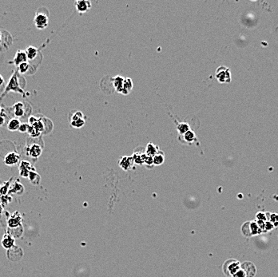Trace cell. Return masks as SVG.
<instances>
[{
  "instance_id": "37",
  "label": "cell",
  "mask_w": 278,
  "mask_h": 277,
  "mask_svg": "<svg viewBox=\"0 0 278 277\" xmlns=\"http://www.w3.org/2000/svg\"><path fill=\"white\" fill-rule=\"evenodd\" d=\"M4 84H5L4 78H3V77H2V75L0 74V89H1V88H3Z\"/></svg>"
},
{
  "instance_id": "22",
  "label": "cell",
  "mask_w": 278,
  "mask_h": 277,
  "mask_svg": "<svg viewBox=\"0 0 278 277\" xmlns=\"http://www.w3.org/2000/svg\"><path fill=\"white\" fill-rule=\"evenodd\" d=\"M153 161L154 166L162 165L165 162V154L164 152L160 150L154 157H153Z\"/></svg>"
},
{
  "instance_id": "17",
  "label": "cell",
  "mask_w": 278,
  "mask_h": 277,
  "mask_svg": "<svg viewBox=\"0 0 278 277\" xmlns=\"http://www.w3.org/2000/svg\"><path fill=\"white\" fill-rule=\"evenodd\" d=\"M2 247L6 249H10L14 246V238L10 234H5L2 239Z\"/></svg>"
},
{
  "instance_id": "16",
  "label": "cell",
  "mask_w": 278,
  "mask_h": 277,
  "mask_svg": "<svg viewBox=\"0 0 278 277\" xmlns=\"http://www.w3.org/2000/svg\"><path fill=\"white\" fill-rule=\"evenodd\" d=\"M22 222V217L18 212H14L13 216L8 220V226L11 229L18 228L21 225Z\"/></svg>"
},
{
  "instance_id": "38",
  "label": "cell",
  "mask_w": 278,
  "mask_h": 277,
  "mask_svg": "<svg viewBox=\"0 0 278 277\" xmlns=\"http://www.w3.org/2000/svg\"><path fill=\"white\" fill-rule=\"evenodd\" d=\"M1 113H2V109H1V107H0V114H1Z\"/></svg>"
},
{
  "instance_id": "32",
  "label": "cell",
  "mask_w": 278,
  "mask_h": 277,
  "mask_svg": "<svg viewBox=\"0 0 278 277\" xmlns=\"http://www.w3.org/2000/svg\"><path fill=\"white\" fill-rule=\"evenodd\" d=\"M28 128H29V125L27 123H22L20 124V126L18 127V130L21 133H26V132L28 131Z\"/></svg>"
},
{
  "instance_id": "27",
  "label": "cell",
  "mask_w": 278,
  "mask_h": 277,
  "mask_svg": "<svg viewBox=\"0 0 278 277\" xmlns=\"http://www.w3.org/2000/svg\"><path fill=\"white\" fill-rule=\"evenodd\" d=\"M242 233H243L245 236H251L252 234V231H251V227H250V222H246L244 224V225L242 226Z\"/></svg>"
},
{
  "instance_id": "9",
  "label": "cell",
  "mask_w": 278,
  "mask_h": 277,
  "mask_svg": "<svg viewBox=\"0 0 278 277\" xmlns=\"http://www.w3.org/2000/svg\"><path fill=\"white\" fill-rule=\"evenodd\" d=\"M75 8L77 11L80 14L87 12L89 9L91 8L92 3L90 1L88 0H78L74 2Z\"/></svg>"
},
{
  "instance_id": "15",
  "label": "cell",
  "mask_w": 278,
  "mask_h": 277,
  "mask_svg": "<svg viewBox=\"0 0 278 277\" xmlns=\"http://www.w3.org/2000/svg\"><path fill=\"white\" fill-rule=\"evenodd\" d=\"M159 151H160L159 146L154 144L153 142H149L145 148V153H146V156L151 157H154Z\"/></svg>"
},
{
  "instance_id": "5",
  "label": "cell",
  "mask_w": 278,
  "mask_h": 277,
  "mask_svg": "<svg viewBox=\"0 0 278 277\" xmlns=\"http://www.w3.org/2000/svg\"><path fill=\"white\" fill-rule=\"evenodd\" d=\"M19 174L22 177H28L30 173L32 171H35V169L31 165V163L28 161H22L18 166Z\"/></svg>"
},
{
  "instance_id": "23",
  "label": "cell",
  "mask_w": 278,
  "mask_h": 277,
  "mask_svg": "<svg viewBox=\"0 0 278 277\" xmlns=\"http://www.w3.org/2000/svg\"><path fill=\"white\" fill-rule=\"evenodd\" d=\"M20 121L18 118H12L8 121L7 123V129L10 131H16L18 130V127L20 126Z\"/></svg>"
},
{
  "instance_id": "8",
  "label": "cell",
  "mask_w": 278,
  "mask_h": 277,
  "mask_svg": "<svg viewBox=\"0 0 278 277\" xmlns=\"http://www.w3.org/2000/svg\"><path fill=\"white\" fill-rule=\"evenodd\" d=\"M26 150H27V155L35 159L39 158L43 153V148L39 144H32L31 146L26 147Z\"/></svg>"
},
{
  "instance_id": "1",
  "label": "cell",
  "mask_w": 278,
  "mask_h": 277,
  "mask_svg": "<svg viewBox=\"0 0 278 277\" xmlns=\"http://www.w3.org/2000/svg\"><path fill=\"white\" fill-rule=\"evenodd\" d=\"M15 92V93H21L23 97H25V92L22 89V87L19 85L18 83V70H16L11 75L10 80L8 82V84L5 87L4 91L2 93V96L0 97V101H2V98L5 97V96L9 93V92Z\"/></svg>"
},
{
  "instance_id": "36",
  "label": "cell",
  "mask_w": 278,
  "mask_h": 277,
  "mask_svg": "<svg viewBox=\"0 0 278 277\" xmlns=\"http://www.w3.org/2000/svg\"><path fill=\"white\" fill-rule=\"evenodd\" d=\"M5 122H6V117L4 116V114L1 113L0 114V126H3Z\"/></svg>"
},
{
  "instance_id": "11",
  "label": "cell",
  "mask_w": 278,
  "mask_h": 277,
  "mask_svg": "<svg viewBox=\"0 0 278 277\" xmlns=\"http://www.w3.org/2000/svg\"><path fill=\"white\" fill-rule=\"evenodd\" d=\"M20 161V156L16 152H10L4 157V163L8 166L15 165Z\"/></svg>"
},
{
  "instance_id": "21",
  "label": "cell",
  "mask_w": 278,
  "mask_h": 277,
  "mask_svg": "<svg viewBox=\"0 0 278 277\" xmlns=\"http://www.w3.org/2000/svg\"><path fill=\"white\" fill-rule=\"evenodd\" d=\"M26 54H27V59L30 61H32L35 59L38 55V52H39V49L36 48L35 47L33 46H30L29 47H27V49L26 50Z\"/></svg>"
},
{
  "instance_id": "3",
  "label": "cell",
  "mask_w": 278,
  "mask_h": 277,
  "mask_svg": "<svg viewBox=\"0 0 278 277\" xmlns=\"http://www.w3.org/2000/svg\"><path fill=\"white\" fill-rule=\"evenodd\" d=\"M239 269H241V264L236 260H228L223 264V272L228 277L232 276Z\"/></svg>"
},
{
  "instance_id": "18",
  "label": "cell",
  "mask_w": 278,
  "mask_h": 277,
  "mask_svg": "<svg viewBox=\"0 0 278 277\" xmlns=\"http://www.w3.org/2000/svg\"><path fill=\"white\" fill-rule=\"evenodd\" d=\"M14 114L16 117H22L25 115V105L22 101H18L13 105Z\"/></svg>"
},
{
  "instance_id": "6",
  "label": "cell",
  "mask_w": 278,
  "mask_h": 277,
  "mask_svg": "<svg viewBox=\"0 0 278 277\" xmlns=\"http://www.w3.org/2000/svg\"><path fill=\"white\" fill-rule=\"evenodd\" d=\"M132 157L134 159V164L136 165H143L144 164V161L146 157V154L145 153V149H143L141 146H138L134 150V153L132 154Z\"/></svg>"
},
{
  "instance_id": "14",
  "label": "cell",
  "mask_w": 278,
  "mask_h": 277,
  "mask_svg": "<svg viewBox=\"0 0 278 277\" xmlns=\"http://www.w3.org/2000/svg\"><path fill=\"white\" fill-rule=\"evenodd\" d=\"M124 79H125V78H123L122 76H120V75L115 76V77L111 78L112 85L114 87V90L116 92H118V93H122V92Z\"/></svg>"
},
{
  "instance_id": "7",
  "label": "cell",
  "mask_w": 278,
  "mask_h": 277,
  "mask_svg": "<svg viewBox=\"0 0 278 277\" xmlns=\"http://www.w3.org/2000/svg\"><path fill=\"white\" fill-rule=\"evenodd\" d=\"M118 165L125 171L133 169L134 167V161L132 156H123L119 159Z\"/></svg>"
},
{
  "instance_id": "24",
  "label": "cell",
  "mask_w": 278,
  "mask_h": 277,
  "mask_svg": "<svg viewBox=\"0 0 278 277\" xmlns=\"http://www.w3.org/2000/svg\"><path fill=\"white\" fill-rule=\"evenodd\" d=\"M82 118H85V115L83 114V113H82L79 110H76V111L73 112L70 114V122L77 121V120L82 119Z\"/></svg>"
},
{
  "instance_id": "20",
  "label": "cell",
  "mask_w": 278,
  "mask_h": 277,
  "mask_svg": "<svg viewBox=\"0 0 278 277\" xmlns=\"http://www.w3.org/2000/svg\"><path fill=\"white\" fill-rule=\"evenodd\" d=\"M190 130V126L187 122H179L177 124V130L178 132L179 136H182Z\"/></svg>"
},
{
  "instance_id": "13",
  "label": "cell",
  "mask_w": 278,
  "mask_h": 277,
  "mask_svg": "<svg viewBox=\"0 0 278 277\" xmlns=\"http://www.w3.org/2000/svg\"><path fill=\"white\" fill-rule=\"evenodd\" d=\"M27 62H28V59H27L26 51H22V50L17 51L16 54L14 55V59H13V63H14V65L16 66H18L22 63H27Z\"/></svg>"
},
{
  "instance_id": "25",
  "label": "cell",
  "mask_w": 278,
  "mask_h": 277,
  "mask_svg": "<svg viewBox=\"0 0 278 277\" xmlns=\"http://www.w3.org/2000/svg\"><path fill=\"white\" fill-rule=\"evenodd\" d=\"M28 178L30 181L34 184H38L40 182V176L37 173L36 171H32V172L30 173Z\"/></svg>"
},
{
  "instance_id": "4",
  "label": "cell",
  "mask_w": 278,
  "mask_h": 277,
  "mask_svg": "<svg viewBox=\"0 0 278 277\" xmlns=\"http://www.w3.org/2000/svg\"><path fill=\"white\" fill-rule=\"evenodd\" d=\"M34 22L37 29L43 30L47 28L49 24V18L44 13L37 12L34 18Z\"/></svg>"
},
{
  "instance_id": "30",
  "label": "cell",
  "mask_w": 278,
  "mask_h": 277,
  "mask_svg": "<svg viewBox=\"0 0 278 277\" xmlns=\"http://www.w3.org/2000/svg\"><path fill=\"white\" fill-rule=\"evenodd\" d=\"M33 127H35L39 133H43L45 130L44 122L42 121V119H39V121H37V123Z\"/></svg>"
},
{
  "instance_id": "31",
  "label": "cell",
  "mask_w": 278,
  "mask_h": 277,
  "mask_svg": "<svg viewBox=\"0 0 278 277\" xmlns=\"http://www.w3.org/2000/svg\"><path fill=\"white\" fill-rule=\"evenodd\" d=\"M143 165H146V168H148V169L154 168V161H153V157H149V156H146V159H145V161H144V164Z\"/></svg>"
},
{
  "instance_id": "2",
  "label": "cell",
  "mask_w": 278,
  "mask_h": 277,
  "mask_svg": "<svg viewBox=\"0 0 278 277\" xmlns=\"http://www.w3.org/2000/svg\"><path fill=\"white\" fill-rule=\"evenodd\" d=\"M215 78L221 83H230L232 81L231 72L230 68L225 66H221L217 69Z\"/></svg>"
},
{
  "instance_id": "33",
  "label": "cell",
  "mask_w": 278,
  "mask_h": 277,
  "mask_svg": "<svg viewBox=\"0 0 278 277\" xmlns=\"http://www.w3.org/2000/svg\"><path fill=\"white\" fill-rule=\"evenodd\" d=\"M39 121V118L37 117H35V116H31V117H29L28 119V125L29 126H34L35 124L37 123V121Z\"/></svg>"
},
{
  "instance_id": "26",
  "label": "cell",
  "mask_w": 278,
  "mask_h": 277,
  "mask_svg": "<svg viewBox=\"0 0 278 277\" xmlns=\"http://www.w3.org/2000/svg\"><path fill=\"white\" fill-rule=\"evenodd\" d=\"M70 124L71 127L75 128V129H81V128H82L85 126L86 120L85 118H82V119L77 120V121H70Z\"/></svg>"
},
{
  "instance_id": "35",
  "label": "cell",
  "mask_w": 278,
  "mask_h": 277,
  "mask_svg": "<svg viewBox=\"0 0 278 277\" xmlns=\"http://www.w3.org/2000/svg\"><path fill=\"white\" fill-rule=\"evenodd\" d=\"M5 35H6V32H2V30H0V47L2 46V43H3V41H4L5 38Z\"/></svg>"
},
{
  "instance_id": "12",
  "label": "cell",
  "mask_w": 278,
  "mask_h": 277,
  "mask_svg": "<svg viewBox=\"0 0 278 277\" xmlns=\"http://www.w3.org/2000/svg\"><path fill=\"white\" fill-rule=\"evenodd\" d=\"M179 140H180L181 142V141H184L183 143L188 144V145H192V144L197 142V136L195 134V132L192 130L186 132V133H185V134H183L182 136H180Z\"/></svg>"
},
{
  "instance_id": "29",
  "label": "cell",
  "mask_w": 278,
  "mask_h": 277,
  "mask_svg": "<svg viewBox=\"0 0 278 277\" xmlns=\"http://www.w3.org/2000/svg\"><path fill=\"white\" fill-rule=\"evenodd\" d=\"M27 133H28V134H30V136L32 137V138H38V137H39L41 134V133H39L35 127H33V126H29Z\"/></svg>"
},
{
  "instance_id": "10",
  "label": "cell",
  "mask_w": 278,
  "mask_h": 277,
  "mask_svg": "<svg viewBox=\"0 0 278 277\" xmlns=\"http://www.w3.org/2000/svg\"><path fill=\"white\" fill-rule=\"evenodd\" d=\"M241 268L245 271L246 277H253L254 275H256V267L252 262L246 261V262L241 264Z\"/></svg>"
},
{
  "instance_id": "34",
  "label": "cell",
  "mask_w": 278,
  "mask_h": 277,
  "mask_svg": "<svg viewBox=\"0 0 278 277\" xmlns=\"http://www.w3.org/2000/svg\"><path fill=\"white\" fill-rule=\"evenodd\" d=\"M231 277H246V273H245V271L241 268L239 269L238 271H236Z\"/></svg>"
},
{
  "instance_id": "19",
  "label": "cell",
  "mask_w": 278,
  "mask_h": 277,
  "mask_svg": "<svg viewBox=\"0 0 278 277\" xmlns=\"http://www.w3.org/2000/svg\"><path fill=\"white\" fill-rule=\"evenodd\" d=\"M133 88H134V82H133L132 79L130 78H125L122 94H123V95H128L129 93L132 91Z\"/></svg>"
},
{
  "instance_id": "28",
  "label": "cell",
  "mask_w": 278,
  "mask_h": 277,
  "mask_svg": "<svg viewBox=\"0 0 278 277\" xmlns=\"http://www.w3.org/2000/svg\"><path fill=\"white\" fill-rule=\"evenodd\" d=\"M30 67H31V66H30L28 62L27 63H22V64H20L18 66V72H19L20 74L27 73V71L29 70V69H30Z\"/></svg>"
}]
</instances>
